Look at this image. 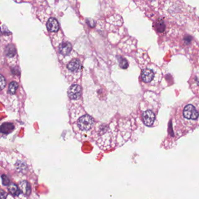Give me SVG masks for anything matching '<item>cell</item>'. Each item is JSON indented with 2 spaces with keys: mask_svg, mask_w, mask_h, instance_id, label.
I'll return each instance as SVG.
<instances>
[{
  "mask_svg": "<svg viewBox=\"0 0 199 199\" xmlns=\"http://www.w3.org/2000/svg\"><path fill=\"white\" fill-rule=\"evenodd\" d=\"M94 123V120L91 116L88 115H85L78 120L77 125L81 131L88 132L93 128Z\"/></svg>",
  "mask_w": 199,
  "mask_h": 199,
  "instance_id": "6da1fadb",
  "label": "cell"
},
{
  "mask_svg": "<svg viewBox=\"0 0 199 199\" xmlns=\"http://www.w3.org/2000/svg\"><path fill=\"white\" fill-rule=\"evenodd\" d=\"M182 115L186 119L196 120L199 117V109L193 104H188L184 108Z\"/></svg>",
  "mask_w": 199,
  "mask_h": 199,
  "instance_id": "7a4b0ae2",
  "label": "cell"
},
{
  "mask_svg": "<svg viewBox=\"0 0 199 199\" xmlns=\"http://www.w3.org/2000/svg\"><path fill=\"white\" fill-rule=\"evenodd\" d=\"M81 87L78 85H73L68 90V96L71 100H78L81 95Z\"/></svg>",
  "mask_w": 199,
  "mask_h": 199,
  "instance_id": "3957f363",
  "label": "cell"
},
{
  "mask_svg": "<svg viewBox=\"0 0 199 199\" xmlns=\"http://www.w3.org/2000/svg\"><path fill=\"white\" fill-rule=\"evenodd\" d=\"M143 120L147 126H151L155 120V115L151 110H147L143 113Z\"/></svg>",
  "mask_w": 199,
  "mask_h": 199,
  "instance_id": "277c9868",
  "label": "cell"
},
{
  "mask_svg": "<svg viewBox=\"0 0 199 199\" xmlns=\"http://www.w3.org/2000/svg\"><path fill=\"white\" fill-rule=\"evenodd\" d=\"M81 67H82L81 63L78 59L72 60L67 66V68L69 71L74 74L80 73V71L81 70Z\"/></svg>",
  "mask_w": 199,
  "mask_h": 199,
  "instance_id": "5b68a950",
  "label": "cell"
},
{
  "mask_svg": "<svg viewBox=\"0 0 199 199\" xmlns=\"http://www.w3.org/2000/svg\"><path fill=\"white\" fill-rule=\"evenodd\" d=\"M155 73L153 70L145 69L141 73V79L145 83H149L154 79Z\"/></svg>",
  "mask_w": 199,
  "mask_h": 199,
  "instance_id": "8992f818",
  "label": "cell"
},
{
  "mask_svg": "<svg viewBox=\"0 0 199 199\" xmlns=\"http://www.w3.org/2000/svg\"><path fill=\"white\" fill-rule=\"evenodd\" d=\"M47 30L51 32H56L59 29V24L54 18H50L47 22Z\"/></svg>",
  "mask_w": 199,
  "mask_h": 199,
  "instance_id": "52a82bcc",
  "label": "cell"
},
{
  "mask_svg": "<svg viewBox=\"0 0 199 199\" xmlns=\"http://www.w3.org/2000/svg\"><path fill=\"white\" fill-rule=\"evenodd\" d=\"M72 49V45L69 42H63L59 47V51L61 55H67L70 54Z\"/></svg>",
  "mask_w": 199,
  "mask_h": 199,
  "instance_id": "ba28073f",
  "label": "cell"
},
{
  "mask_svg": "<svg viewBox=\"0 0 199 199\" xmlns=\"http://www.w3.org/2000/svg\"><path fill=\"white\" fill-rule=\"evenodd\" d=\"M15 129L14 125L11 123H4L1 126V132L3 134H9Z\"/></svg>",
  "mask_w": 199,
  "mask_h": 199,
  "instance_id": "9c48e42d",
  "label": "cell"
},
{
  "mask_svg": "<svg viewBox=\"0 0 199 199\" xmlns=\"http://www.w3.org/2000/svg\"><path fill=\"white\" fill-rule=\"evenodd\" d=\"M20 188L21 191L24 194L28 195L30 194V186L29 183L27 181H22L21 182L20 184Z\"/></svg>",
  "mask_w": 199,
  "mask_h": 199,
  "instance_id": "30bf717a",
  "label": "cell"
},
{
  "mask_svg": "<svg viewBox=\"0 0 199 199\" xmlns=\"http://www.w3.org/2000/svg\"><path fill=\"white\" fill-rule=\"evenodd\" d=\"M16 53V50L14 45L11 44L7 46L5 49V55L7 57H12L15 56Z\"/></svg>",
  "mask_w": 199,
  "mask_h": 199,
  "instance_id": "8fae6325",
  "label": "cell"
},
{
  "mask_svg": "<svg viewBox=\"0 0 199 199\" xmlns=\"http://www.w3.org/2000/svg\"><path fill=\"white\" fill-rule=\"evenodd\" d=\"M8 190L11 194L14 196H18L20 194V190L19 189L18 186L15 184H11L9 185Z\"/></svg>",
  "mask_w": 199,
  "mask_h": 199,
  "instance_id": "7c38bea8",
  "label": "cell"
},
{
  "mask_svg": "<svg viewBox=\"0 0 199 199\" xmlns=\"http://www.w3.org/2000/svg\"><path fill=\"white\" fill-rule=\"evenodd\" d=\"M18 88V84L16 82H11L8 86V93L11 95H14Z\"/></svg>",
  "mask_w": 199,
  "mask_h": 199,
  "instance_id": "4fadbf2b",
  "label": "cell"
},
{
  "mask_svg": "<svg viewBox=\"0 0 199 199\" xmlns=\"http://www.w3.org/2000/svg\"><path fill=\"white\" fill-rule=\"evenodd\" d=\"M156 28L157 30L160 33H162L164 32L165 29V25L164 22V20L159 19L157 21L156 23Z\"/></svg>",
  "mask_w": 199,
  "mask_h": 199,
  "instance_id": "5bb4252c",
  "label": "cell"
},
{
  "mask_svg": "<svg viewBox=\"0 0 199 199\" xmlns=\"http://www.w3.org/2000/svg\"><path fill=\"white\" fill-rule=\"evenodd\" d=\"M118 60L119 61L120 67L123 69H126L128 66H129V63L126 59L125 58H123L122 57H118Z\"/></svg>",
  "mask_w": 199,
  "mask_h": 199,
  "instance_id": "9a60e30c",
  "label": "cell"
},
{
  "mask_svg": "<svg viewBox=\"0 0 199 199\" xmlns=\"http://www.w3.org/2000/svg\"><path fill=\"white\" fill-rule=\"evenodd\" d=\"M0 84H1V89L3 90L5 87L6 85V81H5V78L3 77L2 75H1V80H0Z\"/></svg>",
  "mask_w": 199,
  "mask_h": 199,
  "instance_id": "2e32d148",
  "label": "cell"
},
{
  "mask_svg": "<svg viewBox=\"0 0 199 199\" xmlns=\"http://www.w3.org/2000/svg\"><path fill=\"white\" fill-rule=\"evenodd\" d=\"M1 178L2 179V183H3L4 185H8V184H9V182H10L9 180L7 178L6 176L3 175V176H1Z\"/></svg>",
  "mask_w": 199,
  "mask_h": 199,
  "instance_id": "e0dca14e",
  "label": "cell"
}]
</instances>
